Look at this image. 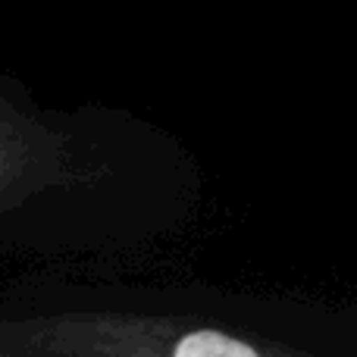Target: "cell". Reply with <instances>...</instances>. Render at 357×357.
<instances>
[{"label": "cell", "mask_w": 357, "mask_h": 357, "mask_svg": "<svg viewBox=\"0 0 357 357\" xmlns=\"http://www.w3.org/2000/svg\"><path fill=\"white\" fill-rule=\"evenodd\" d=\"M176 354L178 357H216V354L251 357L254 348L245 345V342H238V339L220 335V333H191L176 345Z\"/></svg>", "instance_id": "1"}]
</instances>
